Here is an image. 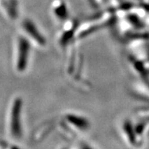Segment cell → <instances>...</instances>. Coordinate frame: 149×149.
Here are the masks:
<instances>
[{"instance_id":"obj_8","label":"cell","mask_w":149,"mask_h":149,"mask_svg":"<svg viewBox=\"0 0 149 149\" xmlns=\"http://www.w3.org/2000/svg\"><path fill=\"white\" fill-rule=\"evenodd\" d=\"M51 13L58 22L64 23L69 19V10L64 0H54L51 5Z\"/></svg>"},{"instance_id":"obj_6","label":"cell","mask_w":149,"mask_h":149,"mask_svg":"<svg viewBox=\"0 0 149 149\" xmlns=\"http://www.w3.org/2000/svg\"><path fill=\"white\" fill-rule=\"evenodd\" d=\"M0 13L8 22L17 21L20 15L18 0H0Z\"/></svg>"},{"instance_id":"obj_4","label":"cell","mask_w":149,"mask_h":149,"mask_svg":"<svg viewBox=\"0 0 149 149\" xmlns=\"http://www.w3.org/2000/svg\"><path fill=\"white\" fill-rule=\"evenodd\" d=\"M21 31L32 46L43 48L47 46V39L34 22L30 18H24L21 22Z\"/></svg>"},{"instance_id":"obj_11","label":"cell","mask_w":149,"mask_h":149,"mask_svg":"<svg viewBox=\"0 0 149 149\" xmlns=\"http://www.w3.org/2000/svg\"><path fill=\"white\" fill-rule=\"evenodd\" d=\"M18 148L17 146L14 145H8V143H6L5 141H0V148Z\"/></svg>"},{"instance_id":"obj_3","label":"cell","mask_w":149,"mask_h":149,"mask_svg":"<svg viewBox=\"0 0 149 149\" xmlns=\"http://www.w3.org/2000/svg\"><path fill=\"white\" fill-rule=\"evenodd\" d=\"M14 45V69L18 74H23L29 65L32 44L23 34L20 33L15 37Z\"/></svg>"},{"instance_id":"obj_10","label":"cell","mask_w":149,"mask_h":149,"mask_svg":"<svg viewBox=\"0 0 149 149\" xmlns=\"http://www.w3.org/2000/svg\"><path fill=\"white\" fill-rule=\"evenodd\" d=\"M91 2H92L93 6L98 8H101L110 4V0H91Z\"/></svg>"},{"instance_id":"obj_2","label":"cell","mask_w":149,"mask_h":149,"mask_svg":"<svg viewBox=\"0 0 149 149\" xmlns=\"http://www.w3.org/2000/svg\"><path fill=\"white\" fill-rule=\"evenodd\" d=\"M59 127L69 139H75L79 135L86 133L90 130L91 124L85 116L74 113H68L63 116Z\"/></svg>"},{"instance_id":"obj_9","label":"cell","mask_w":149,"mask_h":149,"mask_svg":"<svg viewBox=\"0 0 149 149\" xmlns=\"http://www.w3.org/2000/svg\"><path fill=\"white\" fill-rule=\"evenodd\" d=\"M55 127V125L53 122H48L46 123L42 126H39L35 131L33 136V141H40L45 139L47 135H49Z\"/></svg>"},{"instance_id":"obj_5","label":"cell","mask_w":149,"mask_h":149,"mask_svg":"<svg viewBox=\"0 0 149 149\" xmlns=\"http://www.w3.org/2000/svg\"><path fill=\"white\" fill-rule=\"evenodd\" d=\"M79 22L75 19H68L63 23V28L58 36V43L63 49H66L71 44L74 43L75 32L79 25Z\"/></svg>"},{"instance_id":"obj_7","label":"cell","mask_w":149,"mask_h":149,"mask_svg":"<svg viewBox=\"0 0 149 149\" xmlns=\"http://www.w3.org/2000/svg\"><path fill=\"white\" fill-rule=\"evenodd\" d=\"M122 135L124 140L128 145L133 148H139L141 146L142 144L138 139L137 135L135 133L134 123L131 120H125L121 125Z\"/></svg>"},{"instance_id":"obj_1","label":"cell","mask_w":149,"mask_h":149,"mask_svg":"<svg viewBox=\"0 0 149 149\" xmlns=\"http://www.w3.org/2000/svg\"><path fill=\"white\" fill-rule=\"evenodd\" d=\"M22 111L23 99L20 96L14 97L9 104L6 116V132L14 142L20 141L23 138Z\"/></svg>"}]
</instances>
